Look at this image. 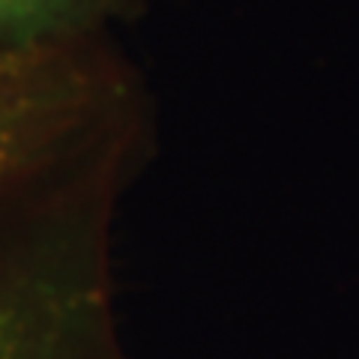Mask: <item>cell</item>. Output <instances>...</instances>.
I'll return each instance as SVG.
<instances>
[{
    "mask_svg": "<svg viewBox=\"0 0 359 359\" xmlns=\"http://www.w3.org/2000/svg\"><path fill=\"white\" fill-rule=\"evenodd\" d=\"M123 0H0V54L99 36Z\"/></svg>",
    "mask_w": 359,
    "mask_h": 359,
    "instance_id": "2",
    "label": "cell"
},
{
    "mask_svg": "<svg viewBox=\"0 0 359 359\" xmlns=\"http://www.w3.org/2000/svg\"><path fill=\"white\" fill-rule=\"evenodd\" d=\"M96 39L0 54V257L105 240L135 108Z\"/></svg>",
    "mask_w": 359,
    "mask_h": 359,
    "instance_id": "1",
    "label": "cell"
}]
</instances>
